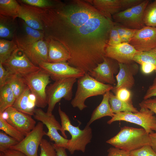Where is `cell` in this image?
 I'll list each match as a JSON object with an SVG mask.
<instances>
[{"label": "cell", "instance_id": "10", "mask_svg": "<svg viewBox=\"0 0 156 156\" xmlns=\"http://www.w3.org/2000/svg\"><path fill=\"white\" fill-rule=\"evenodd\" d=\"M33 116L35 119L46 126L48 129L46 135L50 140L53 141L54 144L66 149L69 140L61 136L58 132V130H61V125L52 113L45 112L39 108L35 109Z\"/></svg>", "mask_w": 156, "mask_h": 156}, {"label": "cell", "instance_id": "30", "mask_svg": "<svg viewBox=\"0 0 156 156\" xmlns=\"http://www.w3.org/2000/svg\"><path fill=\"white\" fill-rule=\"evenodd\" d=\"M7 84L11 89L16 99L22 94L27 86L23 77L11 74Z\"/></svg>", "mask_w": 156, "mask_h": 156}, {"label": "cell", "instance_id": "7", "mask_svg": "<svg viewBox=\"0 0 156 156\" xmlns=\"http://www.w3.org/2000/svg\"><path fill=\"white\" fill-rule=\"evenodd\" d=\"M23 77L31 93L35 97L36 106L45 107L47 105L46 90L51 81L50 76L41 69Z\"/></svg>", "mask_w": 156, "mask_h": 156}, {"label": "cell", "instance_id": "15", "mask_svg": "<svg viewBox=\"0 0 156 156\" xmlns=\"http://www.w3.org/2000/svg\"><path fill=\"white\" fill-rule=\"evenodd\" d=\"M17 44L19 50L36 66H39L42 62H48V47L46 41L42 40L27 44Z\"/></svg>", "mask_w": 156, "mask_h": 156}, {"label": "cell", "instance_id": "33", "mask_svg": "<svg viewBox=\"0 0 156 156\" xmlns=\"http://www.w3.org/2000/svg\"><path fill=\"white\" fill-rule=\"evenodd\" d=\"M149 2L148 0H144L139 4L129 9L141 28L145 26L143 22V16L145 10Z\"/></svg>", "mask_w": 156, "mask_h": 156}, {"label": "cell", "instance_id": "46", "mask_svg": "<svg viewBox=\"0 0 156 156\" xmlns=\"http://www.w3.org/2000/svg\"><path fill=\"white\" fill-rule=\"evenodd\" d=\"M154 96H156V77L148 88L143 98L144 100L147 99Z\"/></svg>", "mask_w": 156, "mask_h": 156}, {"label": "cell", "instance_id": "31", "mask_svg": "<svg viewBox=\"0 0 156 156\" xmlns=\"http://www.w3.org/2000/svg\"><path fill=\"white\" fill-rule=\"evenodd\" d=\"M143 22L146 26L156 27V1L148 4L143 15Z\"/></svg>", "mask_w": 156, "mask_h": 156}, {"label": "cell", "instance_id": "52", "mask_svg": "<svg viewBox=\"0 0 156 156\" xmlns=\"http://www.w3.org/2000/svg\"><path fill=\"white\" fill-rule=\"evenodd\" d=\"M151 51L156 54V47Z\"/></svg>", "mask_w": 156, "mask_h": 156}, {"label": "cell", "instance_id": "50", "mask_svg": "<svg viewBox=\"0 0 156 156\" xmlns=\"http://www.w3.org/2000/svg\"><path fill=\"white\" fill-rule=\"evenodd\" d=\"M149 136L151 142V146L156 152V132L149 133Z\"/></svg>", "mask_w": 156, "mask_h": 156}, {"label": "cell", "instance_id": "5", "mask_svg": "<svg viewBox=\"0 0 156 156\" xmlns=\"http://www.w3.org/2000/svg\"><path fill=\"white\" fill-rule=\"evenodd\" d=\"M117 121H124L140 125L148 134L154 131L156 132V117L151 111L144 107H140L137 113L125 112L114 114L107 123L110 125Z\"/></svg>", "mask_w": 156, "mask_h": 156}, {"label": "cell", "instance_id": "37", "mask_svg": "<svg viewBox=\"0 0 156 156\" xmlns=\"http://www.w3.org/2000/svg\"><path fill=\"white\" fill-rule=\"evenodd\" d=\"M131 156H156V152L150 145H146L130 152Z\"/></svg>", "mask_w": 156, "mask_h": 156}, {"label": "cell", "instance_id": "41", "mask_svg": "<svg viewBox=\"0 0 156 156\" xmlns=\"http://www.w3.org/2000/svg\"><path fill=\"white\" fill-rule=\"evenodd\" d=\"M140 107L148 108L156 115V98L149 99L142 101L139 104Z\"/></svg>", "mask_w": 156, "mask_h": 156}, {"label": "cell", "instance_id": "29", "mask_svg": "<svg viewBox=\"0 0 156 156\" xmlns=\"http://www.w3.org/2000/svg\"><path fill=\"white\" fill-rule=\"evenodd\" d=\"M18 49L17 45L14 39L9 40L0 39V63L2 64L4 63Z\"/></svg>", "mask_w": 156, "mask_h": 156}, {"label": "cell", "instance_id": "28", "mask_svg": "<svg viewBox=\"0 0 156 156\" xmlns=\"http://www.w3.org/2000/svg\"><path fill=\"white\" fill-rule=\"evenodd\" d=\"M16 97L9 86L6 84L0 88V114L12 106Z\"/></svg>", "mask_w": 156, "mask_h": 156}, {"label": "cell", "instance_id": "8", "mask_svg": "<svg viewBox=\"0 0 156 156\" xmlns=\"http://www.w3.org/2000/svg\"><path fill=\"white\" fill-rule=\"evenodd\" d=\"M46 133L44 130L43 124L39 122L21 141L10 149L20 151L27 156H38V147Z\"/></svg>", "mask_w": 156, "mask_h": 156}, {"label": "cell", "instance_id": "16", "mask_svg": "<svg viewBox=\"0 0 156 156\" xmlns=\"http://www.w3.org/2000/svg\"><path fill=\"white\" fill-rule=\"evenodd\" d=\"M137 51L129 43H121L115 46L108 45L105 50V56L119 63L130 64L134 62L133 58Z\"/></svg>", "mask_w": 156, "mask_h": 156}, {"label": "cell", "instance_id": "47", "mask_svg": "<svg viewBox=\"0 0 156 156\" xmlns=\"http://www.w3.org/2000/svg\"><path fill=\"white\" fill-rule=\"evenodd\" d=\"M140 65L141 70L144 74H148L155 70L156 72V66L154 64L149 63L143 62Z\"/></svg>", "mask_w": 156, "mask_h": 156}, {"label": "cell", "instance_id": "12", "mask_svg": "<svg viewBox=\"0 0 156 156\" xmlns=\"http://www.w3.org/2000/svg\"><path fill=\"white\" fill-rule=\"evenodd\" d=\"M0 116L25 136L36 126V121L31 116L18 111L12 106L0 114Z\"/></svg>", "mask_w": 156, "mask_h": 156}, {"label": "cell", "instance_id": "34", "mask_svg": "<svg viewBox=\"0 0 156 156\" xmlns=\"http://www.w3.org/2000/svg\"><path fill=\"white\" fill-rule=\"evenodd\" d=\"M133 60L140 64L143 62H146L154 64L156 66V54L151 51H137L134 56Z\"/></svg>", "mask_w": 156, "mask_h": 156}, {"label": "cell", "instance_id": "23", "mask_svg": "<svg viewBox=\"0 0 156 156\" xmlns=\"http://www.w3.org/2000/svg\"><path fill=\"white\" fill-rule=\"evenodd\" d=\"M110 91L107 92L103 94L102 100L100 104L93 112L87 125L90 126L95 120L105 116L112 117L114 114L111 109L109 101Z\"/></svg>", "mask_w": 156, "mask_h": 156}, {"label": "cell", "instance_id": "1", "mask_svg": "<svg viewBox=\"0 0 156 156\" xmlns=\"http://www.w3.org/2000/svg\"><path fill=\"white\" fill-rule=\"evenodd\" d=\"M41 13L43 31L67 50L70 65L86 74L103 61L112 20L81 0L59 3L44 8Z\"/></svg>", "mask_w": 156, "mask_h": 156}, {"label": "cell", "instance_id": "25", "mask_svg": "<svg viewBox=\"0 0 156 156\" xmlns=\"http://www.w3.org/2000/svg\"><path fill=\"white\" fill-rule=\"evenodd\" d=\"M114 22L127 28L135 29H141L133 15L129 10L120 11L113 15Z\"/></svg>", "mask_w": 156, "mask_h": 156}, {"label": "cell", "instance_id": "14", "mask_svg": "<svg viewBox=\"0 0 156 156\" xmlns=\"http://www.w3.org/2000/svg\"><path fill=\"white\" fill-rule=\"evenodd\" d=\"M129 43L138 51L152 50L156 47V27L145 26L137 30Z\"/></svg>", "mask_w": 156, "mask_h": 156}, {"label": "cell", "instance_id": "51", "mask_svg": "<svg viewBox=\"0 0 156 156\" xmlns=\"http://www.w3.org/2000/svg\"><path fill=\"white\" fill-rule=\"evenodd\" d=\"M137 30L127 28L126 34L129 40L133 37Z\"/></svg>", "mask_w": 156, "mask_h": 156}, {"label": "cell", "instance_id": "20", "mask_svg": "<svg viewBox=\"0 0 156 156\" xmlns=\"http://www.w3.org/2000/svg\"><path fill=\"white\" fill-rule=\"evenodd\" d=\"M22 23V32L18 35L16 34L13 38L17 44H27L43 40L44 36L43 31L29 27L23 20Z\"/></svg>", "mask_w": 156, "mask_h": 156}, {"label": "cell", "instance_id": "2", "mask_svg": "<svg viewBox=\"0 0 156 156\" xmlns=\"http://www.w3.org/2000/svg\"><path fill=\"white\" fill-rule=\"evenodd\" d=\"M58 111L61 121V128L60 130L63 136L67 139L65 131H68L71 137L69 140L66 149L71 154L76 151L84 153L86 145L91 142L92 137V129L90 126L86 125L83 130L81 129L79 126L73 125L68 116L63 111L59 106Z\"/></svg>", "mask_w": 156, "mask_h": 156}, {"label": "cell", "instance_id": "9", "mask_svg": "<svg viewBox=\"0 0 156 156\" xmlns=\"http://www.w3.org/2000/svg\"><path fill=\"white\" fill-rule=\"evenodd\" d=\"M2 64L10 74L22 77L41 70L39 66L33 64L18 48Z\"/></svg>", "mask_w": 156, "mask_h": 156}, {"label": "cell", "instance_id": "11", "mask_svg": "<svg viewBox=\"0 0 156 156\" xmlns=\"http://www.w3.org/2000/svg\"><path fill=\"white\" fill-rule=\"evenodd\" d=\"M39 66L54 81L69 78L79 79L85 74L81 70L70 65L67 62H44Z\"/></svg>", "mask_w": 156, "mask_h": 156}, {"label": "cell", "instance_id": "48", "mask_svg": "<svg viewBox=\"0 0 156 156\" xmlns=\"http://www.w3.org/2000/svg\"><path fill=\"white\" fill-rule=\"evenodd\" d=\"M2 152L5 156H27L20 151L13 149H8Z\"/></svg>", "mask_w": 156, "mask_h": 156}, {"label": "cell", "instance_id": "44", "mask_svg": "<svg viewBox=\"0 0 156 156\" xmlns=\"http://www.w3.org/2000/svg\"><path fill=\"white\" fill-rule=\"evenodd\" d=\"M115 25L120 38L121 43H129V40L126 34L127 27L115 23Z\"/></svg>", "mask_w": 156, "mask_h": 156}, {"label": "cell", "instance_id": "38", "mask_svg": "<svg viewBox=\"0 0 156 156\" xmlns=\"http://www.w3.org/2000/svg\"><path fill=\"white\" fill-rule=\"evenodd\" d=\"M21 1L32 6L41 8L51 7L55 5L52 1L47 0H22Z\"/></svg>", "mask_w": 156, "mask_h": 156}, {"label": "cell", "instance_id": "39", "mask_svg": "<svg viewBox=\"0 0 156 156\" xmlns=\"http://www.w3.org/2000/svg\"><path fill=\"white\" fill-rule=\"evenodd\" d=\"M121 43L120 38L114 22L110 31L108 45L114 46Z\"/></svg>", "mask_w": 156, "mask_h": 156}, {"label": "cell", "instance_id": "17", "mask_svg": "<svg viewBox=\"0 0 156 156\" xmlns=\"http://www.w3.org/2000/svg\"><path fill=\"white\" fill-rule=\"evenodd\" d=\"M119 69L116 76L117 84L112 90L115 94L119 89L125 88L131 89L135 84L134 75L138 72L139 68L134 62L130 64L119 63Z\"/></svg>", "mask_w": 156, "mask_h": 156}, {"label": "cell", "instance_id": "36", "mask_svg": "<svg viewBox=\"0 0 156 156\" xmlns=\"http://www.w3.org/2000/svg\"><path fill=\"white\" fill-rule=\"evenodd\" d=\"M39 156H57L53 144L46 139L43 138L40 145Z\"/></svg>", "mask_w": 156, "mask_h": 156}, {"label": "cell", "instance_id": "40", "mask_svg": "<svg viewBox=\"0 0 156 156\" xmlns=\"http://www.w3.org/2000/svg\"><path fill=\"white\" fill-rule=\"evenodd\" d=\"M115 94L117 97L122 101L126 102L131 101V92L127 88H120L116 91Z\"/></svg>", "mask_w": 156, "mask_h": 156}, {"label": "cell", "instance_id": "54", "mask_svg": "<svg viewBox=\"0 0 156 156\" xmlns=\"http://www.w3.org/2000/svg\"><path fill=\"white\" fill-rule=\"evenodd\" d=\"M156 1V0H155Z\"/></svg>", "mask_w": 156, "mask_h": 156}, {"label": "cell", "instance_id": "21", "mask_svg": "<svg viewBox=\"0 0 156 156\" xmlns=\"http://www.w3.org/2000/svg\"><path fill=\"white\" fill-rule=\"evenodd\" d=\"M90 3L106 18L112 20L113 15L121 11L120 0H89Z\"/></svg>", "mask_w": 156, "mask_h": 156}, {"label": "cell", "instance_id": "24", "mask_svg": "<svg viewBox=\"0 0 156 156\" xmlns=\"http://www.w3.org/2000/svg\"><path fill=\"white\" fill-rule=\"evenodd\" d=\"M12 18L0 15L1 39L13 40L17 30V27Z\"/></svg>", "mask_w": 156, "mask_h": 156}, {"label": "cell", "instance_id": "13", "mask_svg": "<svg viewBox=\"0 0 156 156\" xmlns=\"http://www.w3.org/2000/svg\"><path fill=\"white\" fill-rule=\"evenodd\" d=\"M119 63L116 60L105 57L103 61L88 73L92 77L99 82L104 84H114V75L119 70Z\"/></svg>", "mask_w": 156, "mask_h": 156}, {"label": "cell", "instance_id": "27", "mask_svg": "<svg viewBox=\"0 0 156 156\" xmlns=\"http://www.w3.org/2000/svg\"><path fill=\"white\" fill-rule=\"evenodd\" d=\"M20 5L15 0H0V14L15 19L18 17Z\"/></svg>", "mask_w": 156, "mask_h": 156}, {"label": "cell", "instance_id": "49", "mask_svg": "<svg viewBox=\"0 0 156 156\" xmlns=\"http://www.w3.org/2000/svg\"><path fill=\"white\" fill-rule=\"evenodd\" d=\"M56 152L57 156H68L66 152V148L53 144Z\"/></svg>", "mask_w": 156, "mask_h": 156}, {"label": "cell", "instance_id": "32", "mask_svg": "<svg viewBox=\"0 0 156 156\" xmlns=\"http://www.w3.org/2000/svg\"><path fill=\"white\" fill-rule=\"evenodd\" d=\"M0 129L19 142L25 137L21 132L8 123L1 116H0Z\"/></svg>", "mask_w": 156, "mask_h": 156}, {"label": "cell", "instance_id": "42", "mask_svg": "<svg viewBox=\"0 0 156 156\" xmlns=\"http://www.w3.org/2000/svg\"><path fill=\"white\" fill-rule=\"evenodd\" d=\"M121 11L129 9L142 3L144 0H120Z\"/></svg>", "mask_w": 156, "mask_h": 156}, {"label": "cell", "instance_id": "53", "mask_svg": "<svg viewBox=\"0 0 156 156\" xmlns=\"http://www.w3.org/2000/svg\"><path fill=\"white\" fill-rule=\"evenodd\" d=\"M0 156H5L3 154L2 152H0Z\"/></svg>", "mask_w": 156, "mask_h": 156}, {"label": "cell", "instance_id": "4", "mask_svg": "<svg viewBox=\"0 0 156 156\" xmlns=\"http://www.w3.org/2000/svg\"><path fill=\"white\" fill-rule=\"evenodd\" d=\"M113 87L111 85L100 83L88 73H86L78 79L77 90L71 104L73 107L77 108L82 111L87 107L85 104V101L87 98L103 95L107 92L112 90Z\"/></svg>", "mask_w": 156, "mask_h": 156}, {"label": "cell", "instance_id": "43", "mask_svg": "<svg viewBox=\"0 0 156 156\" xmlns=\"http://www.w3.org/2000/svg\"><path fill=\"white\" fill-rule=\"evenodd\" d=\"M10 73L0 63V88L7 84Z\"/></svg>", "mask_w": 156, "mask_h": 156}, {"label": "cell", "instance_id": "35", "mask_svg": "<svg viewBox=\"0 0 156 156\" xmlns=\"http://www.w3.org/2000/svg\"><path fill=\"white\" fill-rule=\"evenodd\" d=\"M19 142L15 139L6 134L2 131H0V151L2 152L10 149Z\"/></svg>", "mask_w": 156, "mask_h": 156}, {"label": "cell", "instance_id": "3", "mask_svg": "<svg viewBox=\"0 0 156 156\" xmlns=\"http://www.w3.org/2000/svg\"><path fill=\"white\" fill-rule=\"evenodd\" d=\"M106 142L129 152L145 146H151L149 134L144 129L127 126L121 128L120 131Z\"/></svg>", "mask_w": 156, "mask_h": 156}, {"label": "cell", "instance_id": "26", "mask_svg": "<svg viewBox=\"0 0 156 156\" xmlns=\"http://www.w3.org/2000/svg\"><path fill=\"white\" fill-rule=\"evenodd\" d=\"M109 101L114 114L125 112L137 113L139 112L137 108L133 106L131 101L126 102L122 101L110 92L109 93Z\"/></svg>", "mask_w": 156, "mask_h": 156}, {"label": "cell", "instance_id": "22", "mask_svg": "<svg viewBox=\"0 0 156 156\" xmlns=\"http://www.w3.org/2000/svg\"><path fill=\"white\" fill-rule=\"evenodd\" d=\"M31 93L29 88L27 87L22 94L16 99L12 107L17 110L31 116L34 114L36 99H30Z\"/></svg>", "mask_w": 156, "mask_h": 156}, {"label": "cell", "instance_id": "6", "mask_svg": "<svg viewBox=\"0 0 156 156\" xmlns=\"http://www.w3.org/2000/svg\"><path fill=\"white\" fill-rule=\"evenodd\" d=\"M77 79L69 78L59 79L47 87L46 92L48 108L47 112L52 113L56 104L63 98L69 101L72 99L73 88Z\"/></svg>", "mask_w": 156, "mask_h": 156}, {"label": "cell", "instance_id": "45", "mask_svg": "<svg viewBox=\"0 0 156 156\" xmlns=\"http://www.w3.org/2000/svg\"><path fill=\"white\" fill-rule=\"evenodd\" d=\"M107 152V156H131L130 152L114 147L110 148Z\"/></svg>", "mask_w": 156, "mask_h": 156}, {"label": "cell", "instance_id": "18", "mask_svg": "<svg viewBox=\"0 0 156 156\" xmlns=\"http://www.w3.org/2000/svg\"><path fill=\"white\" fill-rule=\"evenodd\" d=\"M18 17L29 27L36 29L44 31L41 19V9L21 4Z\"/></svg>", "mask_w": 156, "mask_h": 156}, {"label": "cell", "instance_id": "19", "mask_svg": "<svg viewBox=\"0 0 156 156\" xmlns=\"http://www.w3.org/2000/svg\"><path fill=\"white\" fill-rule=\"evenodd\" d=\"M46 42L48 47V62H67L70 58V54L62 44L51 38H47Z\"/></svg>", "mask_w": 156, "mask_h": 156}]
</instances>
